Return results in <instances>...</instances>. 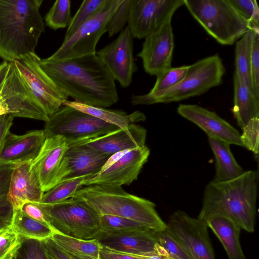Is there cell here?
Masks as SVG:
<instances>
[{"label": "cell", "mask_w": 259, "mask_h": 259, "mask_svg": "<svg viewBox=\"0 0 259 259\" xmlns=\"http://www.w3.org/2000/svg\"><path fill=\"white\" fill-rule=\"evenodd\" d=\"M233 113L242 129L250 120L259 118V97L234 72Z\"/></svg>", "instance_id": "cell-24"}, {"label": "cell", "mask_w": 259, "mask_h": 259, "mask_svg": "<svg viewBox=\"0 0 259 259\" xmlns=\"http://www.w3.org/2000/svg\"><path fill=\"white\" fill-rule=\"evenodd\" d=\"M39 65L61 92L74 101L105 108L119 100L115 80L96 54L58 62L40 59Z\"/></svg>", "instance_id": "cell-1"}, {"label": "cell", "mask_w": 259, "mask_h": 259, "mask_svg": "<svg viewBox=\"0 0 259 259\" xmlns=\"http://www.w3.org/2000/svg\"><path fill=\"white\" fill-rule=\"evenodd\" d=\"M179 115L196 124L207 135L228 143L242 146L241 134L215 112L194 104H181L177 108Z\"/></svg>", "instance_id": "cell-18"}, {"label": "cell", "mask_w": 259, "mask_h": 259, "mask_svg": "<svg viewBox=\"0 0 259 259\" xmlns=\"http://www.w3.org/2000/svg\"><path fill=\"white\" fill-rule=\"evenodd\" d=\"M39 204L56 232L85 240L100 233V215L83 201L71 198L52 205Z\"/></svg>", "instance_id": "cell-7"}, {"label": "cell", "mask_w": 259, "mask_h": 259, "mask_svg": "<svg viewBox=\"0 0 259 259\" xmlns=\"http://www.w3.org/2000/svg\"><path fill=\"white\" fill-rule=\"evenodd\" d=\"M13 259H50L45 249L43 242L24 238Z\"/></svg>", "instance_id": "cell-38"}, {"label": "cell", "mask_w": 259, "mask_h": 259, "mask_svg": "<svg viewBox=\"0 0 259 259\" xmlns=\"http://www.w3.org/2000/svg\"><path fill=\"white\" fill-rule=\"evenodd\" d=\"M74 198L83 201L100 215H112L141 223L159 231L166 228L153 202L130 194L121 186L91 185L80 187Z\"/></svg>", "instance_id": "cell-4"}, {"label": "cell", "mask_w": 259, "mask_h": 259, "mask_svg": "<svg viewBox=\"0 0 259 259\" xmlns=\"http://www.w3.org/2000/svg\"><path fill=\"white\" fill-rule=\"evenodd\" d=\"M32 162L15 164L7 195L14 210L21 209L27 202L40 203L42 200L45 193L32 169Z\"/></svg>", "instance_id": "cell-19"}, {"label": "cell", "mask_w": 259, "mask_h": 259, "mask_svg": "<svg viewBox=\"0 0 259 259\" xmlns=\"http://www.w3.org/2000/svg\"><path fill=\"white\" fill-rule=\"evenodd\" d=\"M174 47L169 20L145 38L142 49L137 54L142 60L145 71L156 76L171 67Z\"/></svg>", "instance_id": "cell-16"}, {"label": "cell", "mask_w": 259, "mask_h": 259, "mask_svg": "<svg viewBox=\"0 0 259 259\" xmlns=\"http://www.w3.org/2000/svg\"><path fill=\"white\" fill-rule=\"evenodd\" d=\"M45 123L46 137L61 136L66 140L69 147L87 143L119 128L67 105H63Z\"/></svg>", "instance_id": "cell-8"}, {"label": "cell", "mask_w": 259, "mask_h": 259, "mask_svg": "<svg viewBox=\"0 0 259 259\" xmlns=\"http://www.w3.org/2000/svg\"><path fill=\"white\" fill-rule=\"evenodd\" d=\"M91 176L67 178L45 192L40 203L44 205L57 204L72 198L82 186L85 179Z\"/></svg>", "instance_id": "cell-31"}, {"label": "cell", "mask_w": 259, "mask_h": 259, "mask_svg": "<svg viewBox=\"0 0 259 259\" xmlns=\"http://www.w3.org/2000/svg\"><path fill=\"white\" fill-rule=\"evenodd\" d=\"M157 243L175 259H193L167 227L157 231Z\"/></svg>", "instance_id": "cell-37"}, {"label": "cell", "mask_w": 259, "mask_h": 259, "mask_svg": "<svg viewBox=\"0 0 259 259\" xmlns=\"http://www.w3.org/2000/svg\"><path fill=\"white\" fill-rule=\"evenodd\" d=\"M253 36L251 60L252 85L255 95L259 97V27L252 26Z\"/></svg>", "instance_id": "cell-42"}, {"label": "cell", "mask_w": 259, "mask_h": 259, "mask_svg": "<svg viewBox=\"0 0 259 259\" xmlns=\"http://www.w3.org/2000/svg\"><path fill=\"white\" fill-rule=\"evenodd\" d=\"M99 259H139L131 254L126 253L102 246Z\"/></svg>", "instance_id": "cell-48"}, {"label": "cell", "mask_w": 259, "mask_h": 259, "mask_svg": "<svg viewBox=\"0 0 259 259\" xmlns=\"http://www.w3.org/2000/svg\"><path fill=\"white\" fill-rule=\"evenodd\" d=\"M40 60L35 53H31L14 62L38 105L50 117L61 108L68 97L42 69Z\"/></svg>", "instance_id": "cell-10"}, {"label": "cell", "mask_w": 259, "mask_h": 259, "mask_svg": "<svg viewBox=\"0 0 259 259\" xmlns=\"http://www.w3.org/2000/svg\"><path fill=\"white\" fill-rule=\"evenodd\" d=\"M123 0H106L98 11L60 48L47 61L58 62L96 54V48L102 35L107 32L112 15Z\"/></svg>", "instance_id": "cell-9"}, {"label": "cell", "mask_w": 259, "mask_h": 259, "mask_svg": "<svg viewBox=\"0 0 259 259\" xmlns=\"http://www.w3.org/2000/svg\"><path fill=\"white\" fill-rule=\"evenodd\" d=\"M13 119L14 117L9 114L0 115V152L7 135L10 132Z\"/></svg>", "instance_id": "cell-47"}, {"label": "cell", "mask_w": 259, "mask_h": 259, "mask_svg": "<svg viewBox=\"0 0 259 259\" xmlns=\"http://www.w3.org/2000/svg\"><path fill=\"white\" fill-rule=\"evenodd\" d=\"M192 17L222 45H232L251 28L229 0H184Z\"/></svg>", "instance_id": "cell-6"}, {"label": "cell", "mask_w": 259, "mask_h": 259, "mask_svg": "<svg viewBox=\"0 0 259 259\" xmlns=\"http://www.w3.org/2000/svg\"><path fill=\"white\" fill-rule=\"evenodd\" d=\"M166 227L193 259H215L205 222L179 210L170 215Z\"/></svg>", "instance_id": "cell-13"}, {"label": "cell", "mask_w": 259, "mask_h": 259, "mask_svg": "<svg viewBox=\"0 0 259 259\" xmlns=\"http://www.w3.org/2000/svg\"><path fill=\"white\" fill-rule=\"evenodd\" d=\"M69 148L65 138L56 135L47 137L32 168L44 193L68 176L65 154Z\"/></svg>", "instance_id": "cell-14"}, {"label": "cell", "mask_w": 259, "mask_h": 259, "mask_svg": "<svg viewBox=\"0 0 259 259\" xmlns=\"http://www.w3.org/2000/svg\"><path fill=\"white\" fill-rule=\"evenodd\" d=\"M225 73L223 61L217 54L190 65L185 77L176 85L153 95H133L131 102L133 105H151L178 102L199 96L220 85Z\"/></svg>", "instance_id": "cell-5"}, {"label": "cell", "mask_w": 259, "mask_h": 259, "mask_svg": "<svg viewBox=\"0 0 259 259\" xmlns=\"http://www.w3.org/2000/svg\"><path fill=\"white\" fill-rule=\"evenodd\" d=\"M132 149H127L117 152L112 154L106 160L103 166L101 169L100 171L98 173H101L110 167L115 163H116L119 159H120L124 155L130 151Z\"/></svg>", "instance_id": "cell-50"}, {"label": "cell", "mask_w": 259, "mask_h": 259, "mask_svg": "<svg viewBox=\"0 0 259 259\" xmlns=\"http://www.w3.org/2000/svg\"><path fill=\"white\" fill-rule=\"evenodd\" d=\"M105 1H83L76 14L72 17L63 41L71 37L84 23L92 17L101 8Z\"/></svg>", "instance_id": "cell-33"}, {"label": "cell", "mask_w": 259, "mask_h": 259, "mask_svg": "<svg viewBox=\"0 0 259 259\" xmlns=\"http://www.w3.org/2000/svg\"><path fill=\"white\" fill-rule=\"evenodd\" d=\"M189 65L170 67L156 76V80L148 93L153 95L167 90L178 84L185 77Z\"/></svg>", "instance_id": "cell-35"}, {"label": "cell", "mask_w": 259, "mask_h": 259, "mask_svg": "<svg viewBox=\"0 0 259 259\" xmlns=\"http://www.w3.org/2000/svg\"><path fill=\"white\" fill-rule=\"evenodd\" d=\"M63 105L70 106L120 128H125L131 124L144 121L146 118L145 114L140 111L127 114L123 111L107 109L68 100L66 101Z\"/></svg>", "instance_id": "cell-27"}, {"label": "cell", "mask_w": 259, "mask_h": 259, "mask_svg": "<svg viewBox=\"0 0 259 259\" xmlns=\"http://www.w3.org/2000/svg\"><path fill=\"white\" fill-rule=\"evenodd\" d=\"M0 100L7 114L47 122L49 117L42 110L19 72L14 61L0 88Z\"/></svg>", "instance_id": "cell-11"}, {"label": "cell", "mask_w": 259, "mask_h": 259, "mask_svg": "<svg viewBox=\"0 0 259 259\" xmlns=\"http://www.w3.org/2000/svg\"><path fill=\"white\" fill-rule=\"evenodd\" d=\"M238 12L251 26L259 27V10L255 0H229Z\"/></svg>", "instance_id": "cell-41"}, {"label": "cell", "mask_w": 259, "mask_h": 259, "mask_svg": "<svg viewBox=\"0 0 259 259\" xmlns=\"http://www.w3.org/2000/svg\"><path fill=\"white\" fill-rule=\"evenodd\" d=\"M206 224L221 242L229 259H246L240 244L239 226L224 217L212 218Z\"/></svg>", "instance_id": "cell-26"}, {"label": "cell", "mask_w": 259, "mask_h": 259, "mask_svg": "<svg viewBox=\"0 0 259 259\" xmlns=\"http://www.w3.org/2000/svg\"><path fill=\"white\" fill-rule=\"evenodd\" d=\"M46 139L44 130H33L21 135L10 132L0 152V161L13 163L33 161Z\"/></svg>", "instance_id": "cell-20"}, {"label": "cell", "mask_w": 259, "mask_h": 259, "mask_svg": "<svg viewBox=\"0 0 259 259\" xmlns=\"http://www.w3.org/2000/svg\"><path fill=\"white\" fill-rule=\"evenodd\" d=\"M21 209L27 216L51 227L39 203L27 202L22 205Z\"/></svg>", "instance_id": "cell-44"}, {"label": "cell", "mask_w": 259, "mask_h": 259, "mask_svg": "<svg viewBox=\"0 0 259 259\" xmlns=\"http://www.w3.org/2000/svg\"><path fill=\"white\" fill-rule=\"evenodd\" d=\"M132 255L139 259H175L171 256L166 250L158 243L156 244L154 250L152 252L140 254Z\"/></svg>", "instance_id": "cell-49"}, {"label": "cell", "mask_w": 259, "mask_h": 259, "mask_svg": "<svg viewBox=\"0 0 259 259\" xmlns=\"http://www.w3.org/2000/svg\"><path fill=\"white\" fill-rule=\"evenodd\" d=\"M147 131L136 123L125 128H118L89 141L88 145L111 155L122 150L133 149L145 146Z\"/></svg>", "instance_id": "cell-22"}, {"label": "cell", "mask_w": 259, "mask_h": 259, "mask_svg": "<svg viewBox=\"0 0 259 259\" xmlns=\"http://www.w3.org/2000/svg\"><path fill=\"white\" fill-rule=\"evenodd\" d=\"M51 238L61 249L75 259H99L102 245L96 238L81 239L56 232Z\"/></svg>", "instance_id": "cell-28"}, {"label": "cell", "mask_w": 259, "mask_h": 259, "mask_svg": "<svg viewBox=\"0 0 259 259\" xmlns=\"http://www.w3.org/2000/svg\"><path fill=\"white\" fill-rule=\"evenodd\" d=\"M253 30L251 27L237 41L235 49V72L252 90L251 60Z\"/></svg>", "instance_id": "cell-29"}, {"label": "cell", "mask_w": 259, "mask_h": 259, "mask_svg": "<svg viewBox=\"0 0 259 259\" xmlns=\"http://www.w3.org/2000/svg\"><path fill=\"white\" fill-rule=\"evenodd\" d=\"M11 225L23 238L43 241L55 232L51 227L25 215L21 209L14 210Z\"/></svg>", "instance_id": "cell-30"}, {"label": "cell", "mask_w": 259, "mask_h": 259, "mask_svg": "<svg viewBox=\"0 0 259 259\" xmlns=\"http://www.w3.org/2000/svg\"><path fill=\"white\" fill-rule=\"evenodd\" d=\"M13 214V207L7 196L0 197V229L11 225Z\"/></svg>", "instance_id": "cell-45"}, {"label": "cell", "mask_w": 259, "mask_h": 259, "mask_svg": "<svg viewBox=\"0 0 259 259\" xmlns=\"http://www.w3.org/2000/svg\"><path fill=\"white\" fill-rule=\"evenodd\" d=\"M240 135L242 147L251 151L258 157L259 118L250 120L242 128Z\"/></svg>", "instance_id": "cell-39"}, {"label": "cell", "mask_w": 259, "mask_h": 259, "mask_svg": "<svg viewBox=\"0 0 259 259\" xmlns=\"http://www.w3.org/2000/svg\"><path fill=\"white\" fill-rule=\"evenodd\" d=\"M258 172L250 170L234 179L211 180L206 186L197 219L205 223L215 217L226 218L241 230L254 232Z\"/></svg>", "instance_id": "cell-2"}, {"label": "cell", "mask_w": 259, "mask_h": 259, "mask_svg": "<svg viewBox=\"0 0 259 259\" xmlns=\"http://www.w3.org/2000/svg\"><path fill=\"white\" fill-rule=\"evenodd\" d=\"M42 242L50 259H75L58 246L51 238Z\"/></svg>", "instance_id": "cell-46"}, {"label": "cell", "mask_w": 259, "mask_h": 259, "mask_svg": "<svg viewBox=\"0 0 259 259\" xmlns=\"http://www.w3.org/2000/svg\"><path fill=\"white\" fill-rule=\"evenodd\" d=\"M42 0H0V57L11 62L31 53L45 25Z\"/></svg>", "instance_id": "cell-3"}, {"label": "cell", "mask_w": 259, "mask_h": 259, "mask_svg": "<svg viewBox=\"0 0 259 259\" xmlns=\"http://www.w3.org/2000/svg\"><path fill=\"white\" fill-rule=\"evenodd\" d=\"M133 39L126 26L115 40L96 53L115 80L123 88L130 86L138 69L133 55Z\"/></svg>", "instance_id": "cell-15"}, {"label": "cell", "mask_w": 259, "mask_h": 259, "mask_svg": "<svg viewBox=\"0 0 259 259\" xmlns=\"http://www.w3.org/2000/svg\"><path fill=\"white\" fill-rule=\"evenodd\" d=\"M110 156L86 144L69 147L65 154L67 178L98 174Z\"/></svg>", "instance_id": "cell-23"}, {"label": "cell", "mask_w": 259, "mask_h": 259, "mask_svg": "<svg viewBox=\"0 0 259 259\" xmlns=\"http://www.w3.org/2000/svg\"><path fill=\"white\" fill-rule=\"evenodd\" d=\"M215 158V174L212 181L221 182L236 178L244 172L230 149V144L220 139L208 137Z\"/></svg>", "instance_id": "cell-25"}, {"label": "cell", "mask_w": 259, "mask_h": 259, "mask_svg": "<svg viewBox=\"0 0 259 259\" xmlns=\"http://www.w3.org/2000/svg\"><path fill=\"white\" fill-rule=\"evenodd\" d=\"M23 239L12 225L0 229V259H13Z\"/></svg>", "instance_id": "cell-36"}, {"label": "cell", "mask_w": 259, "mask_h": 259, "mask_svg": "<svg viewBox=\"0 0 259 259\" xmlns=\"http://www.w3.org/2000/svg\"><path fill=\"white\" fill-rule=\"evenodd\" d=\"M156 232L146 230L123 233H100L96 239L102 246L126 253L140 254L154 250L157 244Z\"/></svg>", "instance_id": "cell-21"}, {"label": "cell", "mask_w": 259, "mask_h": 259, "mask_svg": "<svg viewBox=\"0 0 259 259\" xmlns=\"http://www.w3.org/2000/svg\"><path fill=\"white\" fill-rule=\"evenodd\" d=\"M146 145L133 149L124 155L106 170L87 178L83 186L107 185L121 186L129 185L137 180L150 155Z\"/></svg>", "instance_id": "cell-17"}, {"label": "cell", "mask_w": 259, "mask_h": 259, "mask_svg": "<svg viewBox=\"0 0 259 259\" xmlns=\"http://www.w3.org/2000/svg\"><path fill=\"white\" fill-rule=\"evenodd\" d=\"M183 5L184 0H131L127 26L134 38H145Z\"/></svg>", "instance_id": "cell-12"}, {"label": "cell", "mask_w": 259, "mask_h": 259, "mask_svg": "<svg viewBox=\"0 0 259 259\" xmlns=\"http://www.w3.org/2000/svg\"><path fill=\"white\" fill-rule=\"evenodd\" d=\"M70 10L69 0L55 1L45 16L46 25L54 30L68 27L72 18Z\"/></svg>", "instance_id": "cell-34"}, {"label": "cell", "mask_w": 259, "mask_h": 259, "mask_svg": "<svg viewBox=\"0 0 259 259\" xmlns=\"http://www.w3.org/2000/svg\"><path fill=\"white\" fill-rule=\"evenodd\" d=\"M10 62L4 61L0 64V88L7 74Z\"/></svg>", "instance_id": "cell-51"}, {"label": "cell", "mask_w": 259, "mask_h": 259, "mask_svg": "<svg viewBox=\"0 0 259 259\" xmlns=\"http://www.w3.org/2000/svg\"><path fill=\"white\" fill-rule=\"evenodd\" d=\"M15 163L0 161V197L7 196Z\"/></svg>", "instance_id": "cell-43"}, {"label": "cell", "mask_w": 259, "mask_h": 259, "mask_svg": "<svg viewBox=\"0 0 259 259\" xmlns=\"http://www.w3.org/2000/svg\"><path fill=\"white\" fill-rule=\"evenodd\" d=\"M146 230L152 229L132 219L112 215H100V233H123Z\"/></svg>", "instance_id": "cell-32"}, {"label": "cell", "mask_w": 259, "mask_h": 259, "mask_svg": "<svg viewBox=\"0 0 259 259\" xmlns=\"http://www.w3.org/2000/svg\"><path fill=\"white\" fill-rule=\"evenodd\" d=\"M131 3V0H123L113 13L107 29L109 37L120 32L127 23Z\"/></svg>", "instance_id": "cell-40"}]
</instances>
